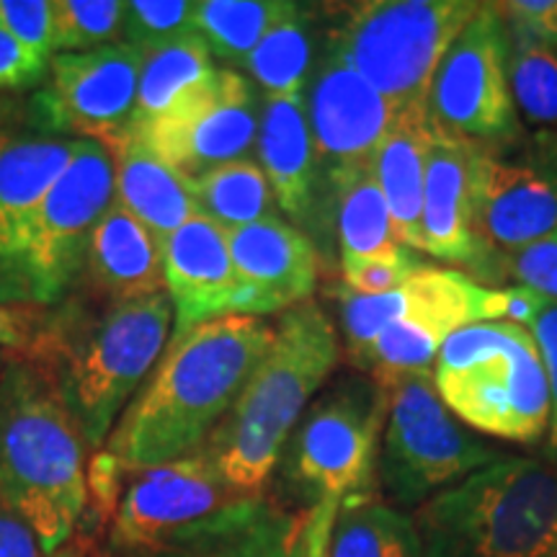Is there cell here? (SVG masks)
Listing matches in <instances>:
<instances>
[{
  "label": "cell",
  "instance_id": "cell-46",
  "mask_svg": "<svg viewBox=\"0 0 557 557\" xmlns=\"http://www.w3.org/2000/svg\"><path fill=\"white\" fill-rule=\"evenodd\" d=\"M96 557H101V555H96Z\"/></svg>",
  "mask_w": 557,
  "mask_h": 557
},
{
  "label": "cell",
  "instance_id": "cell-20",
  "mask_svg": "<svg viewBox=\"0 0 557 557\" xmlns=\"http://www.w3.org/2000/svg\"><path fill=\"white\" fill-rule=\"evenodd\" d=\"M86 139L0 122V302L21 305L16 240L26 212L45 197Z\"/></svg>",
  "mask_w": 557,
  "mask_h": 557
},
{
  "label": "cell",
  "instance_id": "cell-35",
  "mask_svg": "<svg viewBox=\"0 0 557 557\" xmlns=\"http://www.w3.org/2000/svg\"><path fill=\"white\" fill-rule=\"evenodd\" d=\"M60 320L62 312L39 305L0 302V351L21 354L34 367L45 364L58 341Z\"/></svg>",
  "mask_w": 557,
  "mask_h": 557
},
{
  "label": "cell",
  "instance_id": "cell-15",
  "mask_svg": "<svg viewBox=\"0 0 557 557\" xmlns=\"http://www.w3.org/2000/svg\"><path fill=\"white\" fill-rule=\"evenodd\" d=\"M240 498L201 451L156 468H129L111 519V549L122 557H152L181 532Z\"/></svg>",
  "mask_w": 557,
  "mask_h": 557
},
{
  "label": "cell",
  "instance_id": "cell-12",
  "mask_svg": "<svg viewBox=\"0 0 557 557\" xmlns=\"http://www.w3.org/2000/svg\"><path fill=\"white\" fill-rule=\"evenodd\" d=\"M472 230L498 259L557 235V139L527 135L504 148L472 145Z\"/></svg>",
  "mask_w": 557,
  "mask_h": 557
},
{
  "label": "cell",
  "instance_id": "cell-41",
  "mask_svg": "<svg viewBox=\"0 0 557 557\" xmlns=\"http://www.w3.org/2000/svg\"><path fill=\"white\" fill-rule=\"evenodd\" d=\"M50 73V60L39 58L0 29V88H26Z\"/></svg>",
  "mask_w": 557,
  "mask_h": 557
},
{
  "label": "cell",
  "instance_id": "cell-25",
  "mask_svg": "<svg viewBox=\"0 0 557 557\" xmlns=\"http://www.w3.org/2000/svg\"><path fill=\"white\" fill-rule=\"evenodd\" d=\"M431 137L434 127L426 103H410L398 111L374 156V176L387 199L395 235L403 246L413 250H421L423 184Z\"/></svg>",
  "mask_w": 557,
  "mask_h": 557
},
{
  "label": "cell",
  "instance_id": "cell-18",
  "mask_svg": "<svg viewBox=\"0 0 557 557\" xmlns=\"http://www.w3.org/2000/svg\"><path fill=\"white\" fill-rule=\"evenodd\" d=\"M470 178L472 143L449 137L434 127L423 184L421 250L438 261L465 267L480 284L496 282V259L472 230Z\"/></svg>",
  "mask_w": 557,
  "mask_h": 557
},
{
  "label": "cell",
  "instance_id": "cell-19",
  "mask_svg": "<svg viewBox=\"0 0 557 557\" xmlns=\"http://www.w3.org/2000/svg\"><path fill=\"white\" fill-rule=\"evenodd\" d=\"M165 295L173 302V336L209 320L240 315L243 284L220 230L207 218H191L165 243Z\"/></svg>",
  "mask_w": 557,
  "mask_h": 557
},
{
  "label": "cell",
  "instance_id": "cell-13",
  "mask_svg": "<svg viewBox=\"0 0 557 557\" xmlns=\"http://www.w3.org/2000/svg\"><path fill=\"white\" fill-rule=\"evenodd\" d=\"M259 86L233 67H218L207 83L148 127L132 129L181 178L248 158L261 127Z\"/></svg>",
  "mask_w": 557,
  "mask_h": 557
},
{
  "label": "cell",
  "instance_id": "cell-7",
  "mask_svg": "<svg viewBox=\"0 0 557 557\" xmlns=\"http://www.w3.org/2000/svg\"><path fill=\"white\" fill-rule=\"evenodd\" d=\"M478 11V0H367L341 5L325 41L403 109L426 103L444 54Z\"/></svg>",
  "mask_w": 557,
  "mask_h": 557
},
{
  "label": "cell",
  "instance_id": "cell-39",
  "mask_svg": "<svg viewBox=\"0 0 557 557\" xmlns=\"http://www.w3.org/2000/svg\"><path fill=\"white\" fill-rule=\"evenodd\" d=\"M529 331L537 338V346L542 351V361H545L547 377H549V393H553V416H549V429L542 444V459L557 465V302L555 299H545L537 318L529 323Z\"/></svg>",
  "mask_w": 557,
  "mask_h": 557
},
{
  "label": "cell",
  "instance_id": "cell-4",
  "mask_svg": "<svg viewBox=\"0 0 557 557\" xmlns=\"http://www.w3.org/2000/svg\"><path fill=\"white\" fill-rule=\"evenodd\" d=\"M410 517L423 557H557V465L504 455Z\"/></svg>",
  "mask_w": 557,
  "mask_h": 557
},
{
  "label": "cell",
  "instance_id": "cell-38",
  "mask_svg": "<svg viewBox=\"0 0 557 557\" xmlns=\"http://www.w3.org/2000/svg\"><path fill=\"white\" fill-rule=\"evenodd\" d=\"M500 278H511L517 287L557 302V235L498 259V282Z\"/></svg>",
  "mask_w": 557,
  "mask_h": 557
},
{
  "label": "cell",
  "instance_id": "cell-27",
  "mask_svg": "<svg viewBox=\"0 0 557 557\" xmlns=\"http://www.w3.org/2000/svg\"><path fill=\"white\" fill-rule=\"evenodd\" d=\"M329 212L336 220L341 263L374 259L403 248L374 165L341 181L331 191Z\"/></svg>",
  "mask_w": 557,
  "mask_h": 557
},
{
  "label": "cell",
  "instance_id": "cell-23",
  "mask_svg": "<svg viewBox=\"0 0 557 557\" xmlns=\"http://www.w3.org/2000/svg\"><path fill=\"white\" fill-rule=\"evenodd\" d=\"M86 271L111 305L160 295L165 292V246L114 199L90 235Z\"/></svg>",
  "mask_w": 557,
  "mask_h": 557
},
{
  "label": "cell",
  "instance_id": "cell-21",
  "mask_svg": "<svg viewBox=\"0 0 557 557\" xmlns=\"http://www.w3.org/2000/svg\"><path fill=\"white\" fill-rule=\"evenodd\" d=\"M256 150L276 205L292 225L302 233L318 227L323 222V209L305 94L263 96Z\"/></svg>",
  "mask_w": 557,
  "mask_h": 557
},
{
  "label": "cell",
  "instance_id": "cell-34",
  "mask_svg": "<svg viewBox=\"0 0 557 557\" xmlns=\"http://www.w3.org/2000/svg\"><path fill=\"white\" fill-rule=\"evenodd\" d=\"M194 32V3L189 0H132L124 3L122 37L139 50L173 41Z\"/></svg>",
  "mask_w": 557,
  "mask_h": 557
},
{
  "label": "cell",
  "instance_id": "cell-2",
  "mask_svg": "<svg viewBox=\"0 0 557 557\" xmlns=\"http://www.w3.org/2000/svg\"><path fill=\"white\" fill-rule=\"evenodd\" d=\"M338 359L336 329L318 302L282 312L269 351L199 449L230 491L243 498L267 496L292 431Z\"/></svg>",
  "mask_w": 557,
  "mask_h": 557
},
{
  "label": "cell",
  "instance_id": "cell-11",
  "mask_svg": "<svg viewBox=\"0 0 557 557\" xmlns=\"http://www.w3.org/2000/svg\"><path fill=\"white\" fill-rule=\"evenodd\" d=\"M508 39L498 3H480L475 18L451 41L431 83L429 120L444 135L504 148L519 143L521 127L508 83Z\"/></svg>",
  "mask_w": 557,
  "mask_h": 557
},
{
  "label": "cell",
  "instance_id": "cell-10",
  "mask_svg": "<svg viewBox=\"0 0 557 557\" xmlns=\"http://www.w3.org/2000/svg\"><path fill=\"white\" fill-rule=\"evenodd\" d=\"M114 201L109 150L86 139L37 205L26 212L16 240L21 305L60 302L86 267L90 235Z\"/></svg>",
  "mask_w": 557,
  "mask_h": 557
},
{
  "label": "cell",
  "instance_id": "cell-8",
  "mask_svg": "<svg viewBox=\"0 0 557 557\" xmlns=\"http://www.w3.org/2000/svg\"><path fill=\"white\" fill-rule=\"evenodd\" d=\"M389 393L372 377H341L320 393L292 431L282 470L292 498L320 500L372 496L377 483Z\"/></svg>",
  "mask_w": 557,
  "mask_h": 557
},
{
  "label": "cell",
  "instance_id": "cell-40",
  "mask_svg": "<svg viewBox=\"0 0 557 557\" xmlns=\"http://www.w3.org/2000/svg\"><path fill=\"white\" fill-rule=\"evenodd\" d=\"M498 11L508 32L557 50V0H508Z\"/></svg>",
  "mask_w": 557,
  "mask_h": 557
},
{
  "label": "cell",
  "instance_id": "cell-42",
  "mask_svg": "<svg viewBox=\"0 0 557 557\" xmlns=\"http://www.w3.org/2000/svg\"><path fill=\"white\" fill-rule=\"evenodd\" d=\"M338 506V498H329L310 508L308 524H305L302 534V555L299 557H329L333 521H336Z\"/></svg>",
  "mask_w": 557,
  "mask_h": 557
},
{
  "label": "cell",
  "instance_id": "cell-3",
  "mask_svg": "<svg viewBox=\"0 0 557 557\" xmlns=\"http://www.w3.org/2000/svg\"><path fill=\"white\" fill-rule=\"evenodd\" d=\"M86 438L41 369L13 361L0 377V506L45 555L75 537L88 508Z\"/></svg>",
  "mask_w": 557,
  "mask_h": 557
},
{
  "label": "cell",
  "instance_id": "cell-44",
  "mask_svg": "<svg viewBox=\"0 0 557 557\" xmlns=\"http://www.w3.org/2000/svg\"><path fill=\"white\" fill-rule=\"evenodd\" d=\"M47 557H88V545H86V540L73 537L67 542V545L54 549V553L47 555Z\"/></svg>",
  "mask_w": 557,
  "mask_h": 557
},
{
  "label": "cell",
  "instance_id": "cell-29",
  "mask_svg": "<svg viewBox=\"0 0 557 557\" xmlns=\"http://www.w3.org/2000/svg\"><path fill=\"white\" fill-rule=\"evenodd\" d=\"M186 184L197 214L214 222L225 233L278 214L267 173L250 158L233 160Z\"/></svg>",
  "mask_w": 557,
  "mask_h": 557
},
{
  "label": "cell",
  "instance_id": "cell-5",
  "mask_svg": "<svg viewBox=\"0 0 557 557\" xmlns=\"http://www.w3.org/2000/svg\"><path fill=\"white\" fill-rule=\"evenodd\" d=\"M173 323V302L165 292L109 305L96 320L62 312L58 341L45 364L90 449L107 444L116 416L127 406L163 354Z\"/></svg>",
  "mask_w": 557,
  "mask_h": 557
},
{
  "label": "cell",
  "instance_id": "cell-32",
  "mask_svg": "<svg viewBox=\"0 0 557 557\" xmlns=\"http://www.w3.org/2000/svg\"><path fill=\"white\" fill-rule=\"evenodd\" d=\"M508 83L521 127L557 139V50L506 29Z\"/></svg>",
  "mask_w": 557,
  "mask_h": 557
},
{
  "label": "cell",
  "instance_id": "cell-31",
  "mask_svg": "<svg viewBox=\"0 0 557 557\" xmlns=\"http://www.w3.org/2000/svg\"><path fill=\"white\" fill-rule=\"evenodd\" d=\"M287 9L284 0H199L194 3V32L207 41L212 58L246 65L263 34Z\"/></svg>",
  "mask_w": 557,
  "mask_h": 557
},
{
  "label": "cell",
  "instance_id": "cell-30",
  "mask_svg": "<svg viewBox=\"0 0 557 557\" xmlns=\"http://www.w3.org/2000/svg\"><path fill=\"white\" fill-rule=\"evenodd\" d=\"M312 9L289 3L287 13L276 21L246 60L250 81L263 96L305 94L312 65Z\"/></svg>",
  "mask_w": 557,
  "mask_h": 557
},
{
  "label": "cell",
  "instance_id": "cell-37",
  "mask_svg": "<svg viewBox=\"0 0 557 557\" xmlns=\"http://www.w3.org/2000/svg\"><path fill=\"white\" fill-rule=\"evenodd\" d=\"M0 29L39 58H54L52 0H0Z\"/></svg>",
  "mask_w": 557,
  "mask_h": 557
},
{
  "label": "cell",
  "instance_id": "cell-24",
  "mask_svg": "<svg viewBox=\"0 0 557 557\" xmlns=\"http://www.w3.org/2000/svg\"><path fill=\"white\" fill-rule=\"evenodd\" d=\"M101 145L114 165V199L163 246L181 225L197 218L186 178L165 165L129 127L101 139Z\"/></svg>",
  "mask_w": 557,
  "mask_h": 557
},
{
  "label": "cell",
  "instance_id": "cell-16",
  "mask_svg": "<svg viewBox=\"0 0 557 557\" xmlns=\"http://www.w3.org/2000/svg\"><path fill=\"white\" fill-rule=\"evenodd\" d=\"M145 50L127 41L88 52H62L50 60V81L37 96L47 132L107 139L127 129L137 101Z\"/></svg>",
  "mask_w": 557,
  "mask_h": 557
},
{
  "label": "cell",
  "instance_id": "cell-9",
  "mask_svg": "<svg viewBox=\"0 0 557 557\" xmlns=\"http://www.w3.org/2000/svg\"><path fill=\"white\" fill-rule=\"evenodd\" d=\"M387 393L377 480L400 511H416L504 457L451 413L438 395L434 372L406 374Z\"/></svg>",
  "mask_w": 557,
  "mask_h": 557
},
{
  "label": "cell",
  "instance_id": "cell-26",
  "mask_svg": "<svg viewBox=\"0 0 557 557\" xmlns=\"http://www.w3.org/2000/svg\"><path fill=\"white\" fill-rule=\"evenodd\" d=\"M212 52L197 32L145 52L129 129L148 127L214 75Z\"/></svg>",
  "mask_w": 557,
  "mask_h": 557
},
{
  "label": "cell",
  "instance_id": "cell-22",
  "mask_svg": "<svg viewBox=\"0 0 557 557\" xmlns=\"http://www.w3.org/2000/svg\"><path fill=\"white\" fill-rule=\"evenodd\" d=\"M308 513L267 496L240 498L181 532L152 557H299Z\"/></svg>",
  "mask_w": 557,
  "mask_h": 557
},
{
  "label": "cell",
  "instance_id": "cell-33",
  "mask_svg": "<svg viewBox=\"0 0 557 557\" xmlns=\"http://www.w3.org/2000/svg\"><path fill=\"white\" fill-rule=\"evenodd\" d=\"M120 0H52L54 54L88 52L122 37Z\"/></svg>",
  "mask_w": 557,
  "mask_h": 557
},
{
  "label": "cell",
  "instance_id": "cell-43",
  "mask_svg": "<svg viewBox=\"0 0 557 557\" xmlns=\"http://www.w3.org/2000/svg\"><path fill=\"white\" fill-rule=\"evenodd\" d=\"M0 557H47L32 529L3 506H0Z\"/></svg>",
  "mask_w": 557,
  "mask_h": 557
},
{
  "label": "cell",
  "instance_id": "cell-1",
  "mask_svg": "<svg viewBox=\"0 0 557 557\" xmlns=\"http://www.w3.org/2000/svg\"><path fill=\"white\" fill-rule=\"evenodd\" d=\"M274 341L261 318L227 315L173 336L107 438L127 468H156L201 449Z\"/></svg>",
  "mask_w": 557,
  "mask_h": 557
},
{
  "label": "cell",
  "instance_id": "cell-45",
  "mask_svg": "<svg viewBox=\"0 0 557 557\" xmlns=\"http://www.w3.org/2000/svg\"><path fill=\"white\" fill-rule=\"evenodd\" d=\"M9 357H11V354L0 351V369H3V367H5V361H9Z\"/></svg>",
  "mask_w": 557,
  "mask_h": 557
},
{
  "label": "cell",
  "instance_id": "cell-28",
  "mask_svg": "<svg viewBox=\"0 0 557 557\" xmlns=\"http://www.w3.org/2000/svg\"><path fill=\"white\" fill-rule=\"evenodd\" d=\"M329 557H423L413 517L374 496L341 500Z\"/></svg>",
  "mask_w": 557,
  "mask_h": 557
},
{
  "label": "cell",
  "instance_id": "cell-17",
  "mask_svg": "<svg viewBox=\"0 0 557 557\" xmlns=\"http://www.w3.org/2000/svg\"><path fill=\"white\" fill-rule=\"evenodd\" d=\"M225 238L243 284L240 315L263 318L310 302L320 259L308 233L276 214L227 230Z\"/></svg>",
  "mask_w": 557,
  "mask_h": 557
},
{
  "label": "cell",
  "instance_id": "cell-14",
  "mask_svg": "<svg viewBox=\"0 0 557 557\" xmlns=\"http://www.w3.org/2000/svg\"><path fill=\"white\" fill-rule=\"evenodd\" d=\"M305 90V109L315 148L320 209L325 220L331 191L351 173L372 169L374 156L400 107L369 86L331 41H323Z\"/></svg>",
  "mask_w": 557,
  "mask_h": 557
},
{
  "label": "cell",
  "instance_id": "cell-36",
  "mask_svg": "<svg viewBox=\"0 0 557 557\" xmlns=\"http://www.w3.org/2000/svg\"><path fill=\"white\" fill-rule=\"evenodd\" d=\"M426 263L416 256L413 248L403 246L395 253L374 256V259L341 263V287L357 292V295H387L395 292L423 269Z\"/></svg>",
  "mask_w": 557,
  "mask_h": 557
},
{
  "label": "cell",
  "instance_id": "cell-6",
  "mask_svg": "<svg viewBox=\"0 0 557 557\" xmlns=\"http://www.w3.org/2000/svg\"><path fill=\"white\" fill-rule=\"evenodd\" d=\"M434 382L468 429L524 447L545 444L553 393L527 325L493 320L451 333L436 357Z\"/></svg>",
  "mask_w": 557,
  "mask_h": 557
}]
</instances>
